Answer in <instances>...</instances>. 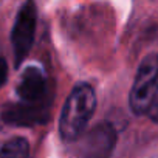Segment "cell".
Returning a JSON list of instances; mask_svg holds the SVG:
<instances>
[{"instance_id": "1", "label": "cell", "mask_w": 158, "mask_h": 158, "mask_svg": "<svg viewBox=\"0 0 158 158\" xmlns=\"http://www.w3.org/2000/svg\"><path fill=\"white\" fill-rule=\"evenodd\" d=\"M96 109L95 90L90 84H77L68 95L59 118V133L64 141L81 136Z\"/></svg>"}, {"instance_id": "2", "label": "cell", "mask_w": 158, "mask_h": 158, "mask_svg": "<svg viewBox=\"0 0 158 158\" xmlns=\"http://www.w3.org/2000/svg\"><path fill=\"white\" fill-rule=\"evenodd\" d=\"M158 95V53L147 54L138 67L129 95V106L135 115L149 112Z\"/></svg>"}, {"instance_id": "3", "label": "cell", "mask_w": 158, "mask_h": 158, "mask_svg": "<svg viewBox=\"0 0 158 158\" xmlns=\"http://www.w3.org/2000/svg\"><path fill=\"white\" fill-rule=\"evenodd\" d=\"M36 23H37V6L34 0H25L20 6L13 31H11V44L14 50V59L16 67L22 64V60L28 56L33 42H34V33H36Z\"/></svg>"}, {"instance_id": "4", "label": "cell", "mask_w": 158, "mask_h": 158, "mask_svg": "<svg viewBox=\"0 0 158 158\" xmlns=\"http://www.w3.org/2000/svg\"><path fill=\"white\" fill-rule=\"evenodd\" d=\"M50 118V104L47 99L39 102H19L10 104L2 110V119L6 124L28 127L36 124H44Z\"/></svg>"}, {"instance_id": "5", "label": "cell", "mask_w": 158, "mask_h": 158, "mask_svg": "<svg viewBox=\"0 0 158 158\" xmlns=\"http://www.w3.org/2000/svg\"><path fill=\"white\" fill-rule=\"evenodd\" d=\"M116 143V132L112 124L102 123L96 126L82 141V153L89 156L110 155Z\"/></svg>"}, {"instance_id": "6", "label": "cell", "mask_w": 158, "mask_h": 158, "mask_svg": "<svg viewBox=\"0 0 158 158\" xmlns=\"http://www.w3.org/2000/svg\"><path fill=\"white\" fill-rule=\"evenodd\" d=\"M17 96L25 102H39L47 99V79L40 68L28 67L17 84Z\"/></svg>"}, {"instance_id": "7", "label": "cell", "mask_w": 158, "mask_h": 158, "mask_svg": "<svg viewBox=\"0 0 158 158\" xmlns=\"http://www.w3.org/2000/svg\"><path fill=\"white\" fill-rule=\"evenodd\" d=\"M30 155V144L25 138H13L6 141L0 149V156H14V158H25Z\"/></svg>"}, {"instance_id": "8", "label": "cell", "mask_w": 158, "mask_h": 158, "mask_svg": "<svg viewBox=\"0 0 158 158\" xmlns=\"http://www.w3.org/2000/svg\"><path fill=\"white\" fill-rule=\"evenodd\" d=\"M6 79H8V64H6L5 57H0V89L3 87Z\"/></svg>"}, {"instance_id": "9", "label": "cell", "mask_w": 158, "mask_h": 158, "mask_svg": "<svg viewBox=\"0 0 158 158\" xmlns=\"http://www.w3.org/2000/svg\"><path fill=\"white\" fill-rule=\"evenodd\" d=\"M147 115H149L155 123H158V95H156V98L153 99V102H152V106H150Z\"/></svg>"}]
</instances>
